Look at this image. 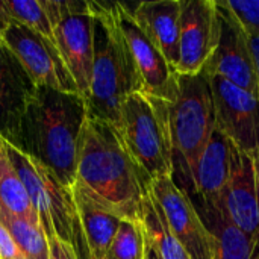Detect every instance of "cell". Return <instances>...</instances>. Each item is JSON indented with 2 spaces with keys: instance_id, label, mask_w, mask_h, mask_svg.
<instances>
[{
  "instance_id": "8",
  "label": "cell",
  "mask_w": 259,
  "mask_h": 259,
  "mask_svg": "<svg viewBox=\"0 0 259 259\" xmlns=\"http://www.w3.org/2000/svg\"><path fill=\"white\" fill-rule=\"evenodd\" d=\"M0 27L3 44L17 56L36 87L79 94L53 41L14 21L0 20Z\"/></svg>"
},
{
  "instance_id": "21",
  "label": "cell",
  "mask_w": 259,
  "mask_h": 259,
  "mask_svg": "<svg viewBox=\"0 0 259 259\" xmlns=\"http://www.w3.org/2000/svg\"><path fill=\"white\" fill-rule=\"evenodd\" d=\"M0 206L32 225H41L15 167L11 162L6 141L0 137Z\"/></svg>"
},
{
  "instance_id": "11",
  "label": "cell",
  "mask_w": 259,
  "mask_h": 259,
  "mask_svg": "<svg viewBox=\"0 0 259 259\" xmlns=\"http://www.w3.org/2000/svg\"><path fill=\"white\" fill-rule=\"evenodd\" d=\"M150 190L158 200L170 231L190 259H214V237L205 226L193 200L171 176L150 181Z\"/></svg>"
},
{
  "instance_id": "6",
  "label": "cell",
  "mask_w": 259,
  "mask_h": 259,
  "mask_svg": "<svg viewBox=\"0 0 259 259\" xmlns=\"http://www.w3.org/2000/svg\"><path fill=\"white\" fill-rule=\"evenodd\" d=\"M117 131L134 162L150 181L173 176L168 102L146 93L131 94L121 106Z\"/></svg>"
},
{
  "instance_id": "26",
  "label": "cell",
  "mask_w": 259,
  "mask_h": 259,
  "mask_svg": "<svg viewBox=\"0 0 259 259\" xmlns=\"http://www.w3.org/2000/svg\"><path fill=\"white\" fill-rule=\"evenodd\" d=\"M0 259H26L18 249L15 240L0 222Z\"/></svg>"
},
{
  "instance_id": "15",
  "label": "cell",
  "mask_w": 259,
  "mask_h": 259,
  "mask_svg": "<svg viewBox=\"0 0 259 259\" xmlns=\"http://www.w3.org/2000/svg\"><path fill=\"white\" fill-rule=\"evenodd\" d=\"M234 153L235 146L215 129L193 175V190L188 197L196 208L219 211L223 191L232 173Z\"/></svg>"
},
{
  "instance_id": "23",
  "label": "cell",
  "mask_w": 259,
  "mask_h": 259,
  "mask_svg": "<svg viewBox=\"0 0 259 259\" xmlns=\"http://www.w3.org/2000/svg\"><path fill=\"white\" fill-rule=\"evenodd\" d=\"M0 20L21 24L53 41V30L42 0H0Z\"/></svg>"
},
{
  "instance_id": "20",
  "label": "cell",
  "mask_w": 259,
  "mask_h": 259,
  "mask_svg": "<svg viewBox=\"0 0 259 259\" xmlns=\"http://www.w3.org/2000/svg\"><path fill=\"white\" fill-rule=\"evenodd\" d=\"M141 226L147 244L159 255L161 259H190L178 240L173 237L167 219L155 199L150 182L146 187L143 199V212H141Z\"/></svg>"
},
{
  "instance_id": "12",
  "label": "cell",
  "mask_w": 259,
  "mask_h": 259,
  "mask_svg": "<svg viewBox=\"0 0 259 259\" xmlns=\"http://www.w3.org/2000/svg\"><path fill=\"white\" fill-rule=\"evenodd\" d=\"M115 12L118 26L126 38L141 77L143 91L149 96L173 103L178 96L176 70L137 24L126 3L115 2Z\"/></svg>"
},
{
  "instance_id": "5",
  "label": "cell",
  "mask_w": 259,
  "mask_h": 259,
  "mask_svg": "<svg viewBox=\"0 0 259 259\" xmlns=\"http://www.w3.org/2000/svg\"><path fill=\"white\" fill-rule=\"evenodd\" d=\"M6 149L46 237H58L73 249L77 259H91L71 188L64 187L47 167L12 144L6 143Z\"/></svg>"
},
{
  "instance_id": "30",
  "label": "cell",
  "mask_w": 259,
  "mask_h": 259,
  "mask_svg": "<svg viewBox=\"0 0 259 259\" xmlns=\"http://www.w3.org/2000/svg\"><path fill=\"white\" fill-rule=\"evenodd\" d=\"M253 164H255V173H256V182H258V190H259V153L253 158Z\"/></svg>"
},
{
  "instance_id": "29",
  "label": "cell",
  "mask_w": 259,
  "mask_h": 259,
  "mask_svg": "<svg viewBox=\"0 0 259 259\" xmlns=\"http://www.w3.org/2000/svg\"><path fill=\"white\" fill-rule=\"evenodd\" d=\"M146 259H161L159 258V255L147 244V247H146Z\"/></svg>"
},
{
  "instance_id": "17",
  "label": "cell",
  "mask_w": 259,
  "mask_h": 259,
  "mask_svg": "<svg viewBox=\"0 0 259 259\" xmlns=\"http://www.w3.org/2000/svg\"><path fill=\"white\" fill-rule=\"evenodd\" d=\"M127 8L141 30L176 70L179 62L181 0H147L134 8L127 5Z\"/></svg>"
},
{
  "instance_id": "24",
  "label": "cell",
  "mask_w": 259,
  "mask_h": 259,
  "mask_svg": "<svg viewBox=\"0 0 259 259\" xmlns=\"http://www.w3.org/2000/svg\"><path fill=\"white\" fill-rule=\"evenodd\" d=\"M147 241L140 222L121 220L105 259H146Z\"/></svg>"
},
{
  "instance_id": "13",
  "label": "cell",
  "mask_w": 259,
  "mask_h": 259,
  "mask_svg": "<svg viewBox=\"0 0 259 259\" xmlns=\"http://www.w3.org/2000/svg\"><path fill=\"white\" fill-rule=\"evenodd\" d=\"M219 41L215 0H181L179 62L176 73L197 74L212 56Z\"/></svg>"
},
{
  "instance_id": "2",
  "label": "cell",
  "mask_w": 259,
  "mask_h": 259,
  "mask_svg": "<svg viewBox=\"0 0 259 259\" xmlns=\"http://www.w3.org/2000/svg\"><path fill=\"white\" fill-rule=\"evenodd\" d=\"M87 118V100L80 94L36 87L23 114L15 147L71 188Z\"/></svg>"
},
{
  "instance_id": "16",
  "label": "cell",
  "mask_w": 259,
  "mask_h": 259,
  "mask_svg": "<svg viewBox=\"0 0 259 259\" xmlns=\"http://www.w3.org/2000/svg\"><path fill=\"white\" fill-rule=\"evenodd\" d=\"M36 83L17 56L0 44V137L14 147L18 141L20 123Z\"/></svg>"
},
{
  "instance_id": "28",
  "label": "cell",
  "mask_w": 259,
  "mask_h": 259,
  "mask_svg": "<svg viewBox=\"0 0 259 259\" xmlns=\"http://www.w3.org/2000/svg\"><path fill=\"white\" fill-rule=\"evenodd\" d=\"M250 38V36H249ZM250 46H252V53L255 58V65H256V79H258L259 88V38H250Z\"/></svg>"
},
{
  "instance_id": "22",
  "label": "cell",
  "mask_w": 259,
  "mask_h": 259,
  "mask_svg": "<svg viewBox=\"0 0 259 259\" xmlns=\"http://www.w3.org/2000/svg\"><path fill=\"white\" fill-rule=\"evenodd\" d=\"M0 222L15 240L26 259H49V241L41 225H32L0 206Z\"/></svg>"
},
{
  "instance_id": "18",
  "label": "cell",
  "mask_w": 259,
  "mask_h": 259,
  "mask_svg": "<svg viewBox=\"0 0 259 259\" xmlns=\"http://www.w3.org/2000/svg\"><path fill=\"white\" fill-rule=\"evenodd\" d=\"M71 193L83 228L90 256L91 259H105L121 219L91 200L79 188L71 187Z\"/></svg>"
},
{
  "instance_id": "32",
  "label": "cell",
  "mask_w": 259,
  "mask_h": 259,
  "mask_svg": "<svg viewBox=\"0 0 259 259\" xmlns=\"http://www.w3.org/2000/svg\"><path fill=\"white\" fill-rule=\"evenodd\" d=\"M258 259H259V255H258Z\"/></svg>"
},
{
  "instance_id": "19",
  "label": "cell",
  "mask_w": 259,
  "mask_h": 259,
  "mask_svg": "<svg viewBox=\"0 0 259 259\" xmlns=\"http://www.w3.org/2000/svg\"><path fill=\"white\" fill-rule=\"evenodd\" d=\"M197 211L214 237V259H258V244L232 226L219 211L200 208Z\"/></svg>"
},
{
  "instance_id": "31",
  "label": "cell",
  "mask_w": 259,
  "mask_h": 259,
  "mask_svg": "<svg viewBox=\"0 0 259 259\" xmlns=\"http://www.w3.org/2000/svg\"><path fill=\"white\" fill-rule=\"evenodd\" d=\"M3 42V38H2V27H0V44Z\"/></svg>"
},
{
  "instance_id": "14",
  "label": "cell",
  "mask_w": 259,
  "mask_h": 259,
  "mask_svg": "<svg viewBox=\"0 0 259 259\" xmlns=\"http://www.w3.org/2000/svg\"><path fill=\"white\" fill-rule=\"evenodd\" d=\"M219 212L259 246V190L253 158L237 150Z\"/></svg>"
},
{
  "instance_id": "7",
  "label": "cell",
  "mask_w": 259,
  "mask_h": 259,
  "mask_svg": "<svg viewBox=\"0 0 259 259\" xmlns=\"http://www.w3.org/2000/svg\"><path fill=\"white\" fill-rule=\"evenodd\" d=\"M56 46L79 94L87 100L93 70V15L85 0H42Z\"/></svg>"
},
{
  "instance_id": "10",
  "label": "cell",
  "mask_w": 259,
  "mask_h": 259,
  "mask_svg": "<svg viewBox=\"0 0 259 259\" xmlns=\"http://www.w3.org/2000/svg\"><path fill=\"white\" fill-rule=\"evenodd\" d=\"M209 76L215 108V129L223 134L237 150L255 158L259 153V97Z\"/></svg>"
},
{
  "instance_id": "25",
  "label": "cell",
  "mask_w": 259,
  "mask_h": 259,
  "mask_svg": "<svg viewBox=\"0 0 259 259\" xmlns=\"http://www.w3.org/2000/svg\"><path fill=\"white\" fill-rule=\"evenodd\" d=\"M238 20L250 38H259V0H219Z\"/></svg>"
},
{
  "instance_id": "4",
  "label": "cell",
  "mask_w": 259,
  "mask_h": 259,
  "mask_svg": "<svg viewBox=\"0 0 259 259\" xmlns=\"http://www.w3.org/2000/svg\"><path fill=\"white\" fill-rule=\"evenodd\" d=\"M215 131V108L205 70L197 74L178 73V96L170 103V135L173 147V181L191 194L197 161Z\"/></svg>"
},
{
  "instance_id": "9",
  "label": "cell",
  "mask_w": 259,
  "mask_h": 259,
  "mask_svg": "<svg viewBox=\"0 0 259 259\" xmlns=\"http://www.w3.org/2000/svg\"><path fill=\"white\" fill-rule=\"evenodd\" d=\"M217 2L219 41L212 56L203 68L208 74L219 76L232 85L259 97L256 65L250 38L234 14Z\"/></svg>"
},
{
  "instance_id": "3",
  "label": "cell",
  "mask_w": 259,
  "mask_h": 259,
  "mask_svg": "<svg viewBox=\"0 0 259 259\" xmlns=\"http://www.w3.org/2000/svg\"><path fill=\"white\" fill-rule=\"evenodd\" d=\"M93 15V70L87 99L90 117L108 121L115 129L124 100L144 93L135 61L118 26L115 2H90Z\"/></svg>"
},
{
  "instance_id": "1",
  "label": "cell",
  "mask_w": 259,
  "mask_h": 259,
  "mask_svg": "<svg viewBox=\"0 0 259 259\" xmlns=\"http://www.w3.org/2000/svg\"><path fill=\"white\" fill-rule=\"evenodd\" d=\"M149 182L127 153L118 131L88 115L79 141L73 187L121 220L141 222Z\"/></svg>"
},
{
  "instance_id": "27",
  "label": "cell",
  "mask_w": 259,
  "mask_h": 259,
  "mask_svg": "<svg viewBox=\"0 0 259 259\" xmlns=\"http://www.w3.org/2000/svg\"><path fill=\"white\" fill-rule=\"evenodd\" d=\"M49 259H77L73 249L58 237H49Z\"/></svg>"
}]
</instances>
